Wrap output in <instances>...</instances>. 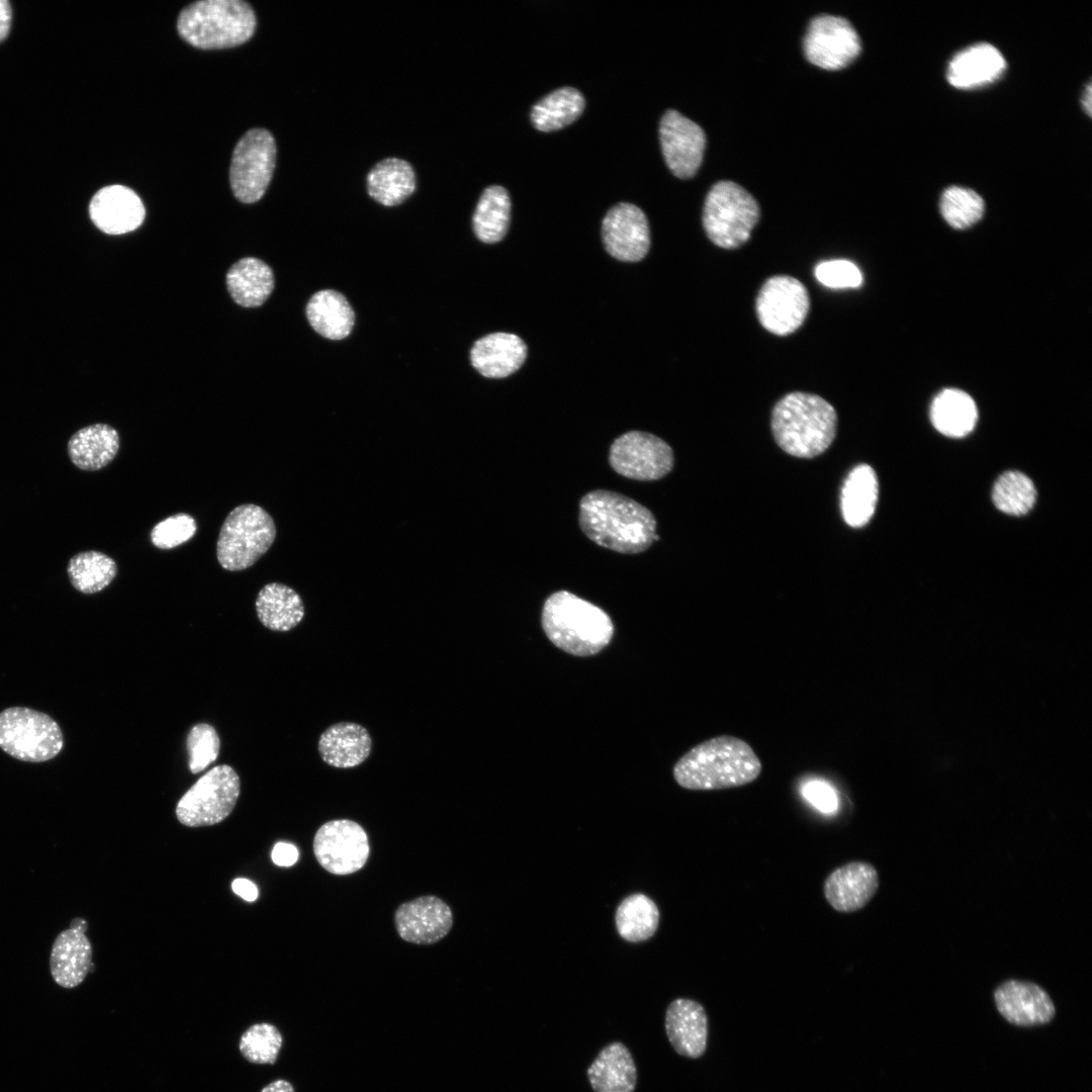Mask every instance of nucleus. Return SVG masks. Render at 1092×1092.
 <instances>
[{"label": "nucleus", "instance_id": "f257e3e1", "mask_svg": "<svg viewBox=\"0 0 1092 1092\" xmlns=\"http://www.w3.org/2000/svg\"><path fill=\"white\" fill-rule=\"evenodd\" d=\"M578 525L594 543L623 554L644 552L657 535L650 510L607 489L592 490L581 497Z\"/></svg>", "mask_w": 1092, "mask_h": 1092}, {"label": "nucleus", "instance_id": "f03ea898", "mask_svg": "<svg viewBox=\"0 0 1092 1092\" xmlns=\"http://www.w3.org/2000/svg\"><path fill=\"white\" fill-rule=\"evenodd\" d=\"M761 762L744 740L730 735L708 739L689 750L673 767L676 783L688 790L741 787L758 778Z\"/></svg>", "mask_w": 1092, "mask_h": 1092}, {"label": "nucleus", "instance_id": "7ed1b4c3", "mask_svg": "<svg viewBox=\"0 0 1092 1092\" xmlns=\"http://www.w3.org/2000/svg\"><path fill=\"white\" fill-rule=\"evenodd\" d=\"M837 421L835 408L823 397L794 391L775 404L770 427L783 451L798 458H814L832 444Z\"/></svg>", "mask_w": 1092, "mask_h": 1092}, {"label": "nucleus", "instance_id": "20e7f679", "mask_svg": "<svg viewBox=\"0 0 1092 1092\" xmlns=\"http://www.w3.org/2000/svg\"><path fill=\"white\" fill-rule=\"evenodd\" d=\"M541 623L555 646L575 656L599 653L614 634L613 622L604 610L567 590L547 598Z\"/></svg>", "mask_w": 1092, "mask_h": 1092}, {"label": "nucleus", "instance_id": "39448f33", "mask_svg": "<svg viewBox=\"0 0 1092 1092\" xmlns=\"http://www.w3.org/2000/svg\"><path fill=\"white\" fill-rule=\"evenodd\" d=\"M256 28L252 7L241 0H202L182 9L180 36L195 48L225 49L246 42Z\"/></svg>", "mask_w": 1092, "mask_h": 1092}, {"label": "nucleus", "instance_id": "423d86ee", "mask_svg": "<svg viewBox=\"0 0 1092 1092\" xmlns=\"http://www.w3.org/2000/svg\"><path fill=\"white\" fill-rule=\"evenodd\" d=\"M275 537V523L266 510L254 504L240 505L221 525L216 542L217 560L226 570H244L269 550Z\"/></svg>", "mask_w": 1092, "mask_h": 1092}, {"label": "nucleus", "instance_id": "0eeeda50", "mask_svg": "<svg viewBox=\"0 0 1092 1092\" xmlns=\"http://www.w3.org/2000/svg\"><path fill=\"white\" fill-rule=\"evenodd\" d=\"M760 209L753 196L732 181L717 182L707 194L703 226L719 248L733 250L744 245L757 223Z\"/></svg>", "mask_w": 1092, "mask_h": 1092}, {"label": "nucleus", "instance_id": "6e6552de", "mask_svg": "<svg viewBox=\"0 0 1092 1092\" xmlns=\"http://www.w3.org/2000/svg\"><path fill=\"white\" fill-rule=\"evenodd\" d=\"M63 746L62 730L48 714L26 707L0 712V748L8 755L41 762L56 757Z\"/></svg>", "mask_w": 1092, "mask_h": 1092}, {"label": "nucleus", "instance_id": "1a4fd4ad", "mask_svg": "<svg viewBox=\"0 0 1092 1092\" xmlns=\"http://www.w3.org/2000/svg\"><path fill=\"white\" fill-rule=\"evenodd\" d=\"M240 788V778L232 766H214L181 797L176 807V816L188 827L219 823L234 810Z\"/></svg>", "mask_w": 1092, "mask_h": 1092}, {"label": "nucleus", "instance_id": "9d476101", "mask_svg": "<svg viewBox=\"0 0 1092 1092\" xmlns=\"http://www.w3.org/2000/svg\"><path fill=\"white\" fill-rule=\"evenodd\" d=\"M276 145L264 128L248 130L237 143L230 168V182L235 197L254 203L264 195L274 172Z\"/></svg>", "mask_w": 1092, "mask_h": 1092}, {"label": "nucleus", "instance_id": "9b49d317", "mask_svg": "<svg viewBox=\"0 0 1092 1092\" xmlns=\"http://www.w3.org/2000/svg\"><path fill=\"white\" fill-rule=\"evenodd\" d=\"M608 460L615 472L639 481L658 480L674 465L671 447L661 438L641 431H630L615 439Z\"/></svg>", "mask_w": 1092, "mask_h": 1092}, {"label": "nucleus", "instance_id": "f8f14e48", "mask_svg": "<svg viewBox=\"0 0 1092 1092\" xmlns=\"http://www.w3.org/2000/svg\"><path fill=\"white\" fill-rule=\"evenodd\" d=\"M809 310L810 297L806 286L789 275L767 278L755 299L758 322L777 336H787L797 331Z\"/></svg>", "mask_w": 1092, "mask_h": 1092}, {"label": "nucleus", "instance_id": "ddd939ff", "mask_svg": "<svg viewBox=\"0 0 1092 1092\" xmlns=\"http://www.w3.org/2000/svg\"><path fill=\"white\" fill-rule=\"evenodd\" d=\"M318 863L334 875H349L362 869L369 856V842L361 825L349 819L323 824L313 838Z\"/></svg>", "mask_w": 1092, "mask_h": 1092}, {"label": "nucleus", "instance_id": "4468645a", "mask_svg": "<svg viewBox=\"0 0 1092 1092\" xmlns=\"http://www.w3.org/2000/svg\"><path fill=\"white\" fill-rule=\"evenodd\" d=\"M803 48L806 59L813 65L825 70H840L857 58L861 44L847 19L822 14L811 20Z\"/></svg>", "mask_w": 1092, "mask_h": 1092}, {"label": "nucleus", "instance_id": "2eb2a0df", "mask_svg": "<svg viewBox=\"0 0 1092 1092\" xmlns=\"http://www.w3.org/2000/svg\"><path fill=\"white\" fill-rule=\"evenodd\" d=\"M659 139L670 171L682 179L693 177L702 163L706 147L702 127L678 111L669 109L661 117Z\"/></svg>", "mask_w": 1092, "mask_h": 1092}, {"label": "nucleus", "instance_id": "dca6fc26", "mask_svg": "<svg viewBox=\"0 0 1092 1092\" xmlns=\"http://www.w3.org/2000/svg\"><path fill=\"white\" fill-rule=\"evenodd\" d=\"M607 252L620 261L637 262L648 253L650 233L644 212L636 205L620 202L609 209L602 222Z\"/></svg>", "mask_w": 1092, "mask_h": 1092}, {"label": "nucleus", "instance_id": "f3484780", "mask_svg": "<svg viewBox=\"0 0 1092 1092\" xmlns=\"http://www.w3.org/2000/svg\"><path fill=\"white\" fill-rule=\"evenodd\" d=\"M394 922L404 941L432 944L448 934L453 914L440 898L423 896L401 904L395 911Z\"/></svg>", "mask_w": 1092, "mask_h": 1092}, {"label": "nucleus", "instance_id": "a211bd4d", "mask_svg": "<svg viewBox=\"0 0 1092 1092\" xmlns=\"http://www.w3.org/2000/svg\"><path fill=\"white\" fill-rule=\"evenodd\" d=\"M994 1000L999 1013L1017 1026L1045 1024L1056 1014L1050 995L1032 982L1005 981L995 990Z\"/></svg>", "mask_w": 1092, "mask_h": 1092}, {"label": "nucleus", "instance_id": "6ab92c4d", "mask_svg": "<svg viewBox=\"0 0 1092 1092\" xmlns=\"http://www.w3.org/2000/svg\"><path fill=\"white\" fill-rule=\"evenodd\" d=\"M88 924L77 917L70 927L61 931L54 940L50 956V971L54 981L64 988L79 986L92 965V946L85 932Z\"/></svg>", "mask_w": 1092, "mask_h": 1092}, {"label": "nucleus", "instance_id": "aec40b11", "mask_svg": "<svg viewBox=\"0 0 1092 1092\" xmlns=\"http://www.w3.org/2000/svg\"><path fill=\"white\" fill-rule=\"evenodd\" d=\"M92 222L107 235H123L136 230L146 216L139 195L122 185L101 188L89 203Z\"/></svg>", "mask_w": 1092, "mask_h": 1092}, {"label": "nucleus", "instance_id": "412c9836", "mask_svg": "<svg viewBox=\"0 0 1092 1092\" xmlns=\"http://www.w3.org/2000/svg\"><path fill=\"white\" fill-rule=\"evenodd\" d=\"M875 867L866 861H851L836 868L824 882V896L838 912L849 913L863 908L879 889Z\"/></svg>", "mask_w": 1092, "mask_h": 1092}, {"label": "nucleus", "instance_id": "4be33fe9", "mask_svg": "<svg viewBox=\"0 0 1092 1092\" xmlns=\"http://www.w3.org/2000/svg\"><path fill=\"white\" fill-rule=\"evenodd\" d=\"M665 1031L674 1051L697 1059L704 1055L708 1037V1017L697 1001L677 998L667 1007Z\"/></svg>", "mask_w": 1092, "mask_h": 1092}, {"label": "nucleus", "instance_id": "5701e85b", "mask_svg": "<svg viewBox=\"0 0 1092 1092\" xmlns=\"http://www.w3.org/2000/svg\"><path fill=\"white\" fill-rule=\"evenodd\" d=\"M527 356V346L515 334L493 333L478 339L470 351L472 366L487 378H504L516 372Z\"/></svg>", "mask_w": 1092, "mask_h": 1092}, {"label": "nucleus", "instance_id": "b1692460", "mask_svg": "<svg viewBox=\"0 0 1092 1092\" xmlns=\"http://www.w3.org/2000/svg\"><path fill=\"white\" fill-rule=\"evenodd\" d=\"M371 749L370 733L355 722L333 724L321 734L317 742L324 762L336 768L360 765L369 757Z\"/></svg>", "mask_w": 1092, "mask_h": 1092}, {"label": "nucleus", "instance_id": "393cba45", "mask_svg": "<svg viewBox=\"0 0 1092 1092\" xmlns=\"http://www.w3.org/2000/svg\"><path fill=\"white\" fill-rule=\"evenodd\" d=\"M1006 69L1002 54L992 44L981 42L957 54L949 62L947 80L957 88L982 87L999 79Z\"/></svg>", "mask_w": 1092, "mask_h": 1092}, {"label": "nucleus", "instance_id": "a878e982", "mask_svg": "<svg viewBox=\"0 0 1092 1092\" xmlns=\"http://www.w3.org/2000/svg\"><path fill=\"white\" fill-rule=\"evenodd\" d=\"M118 432L103 423L78 430L68 441L72 463L82 470L94 471L107 466L119 450Z\"/></svg>", "mask_w": 1092, "mask_h": 1092}, {"label": "nucleus", "instance_id": "bb28decb", "mask_svg": "<svg viewBox=\"0 0 1092 1092\" xmlns=\"http://www.w3.org/2000/svg\"><path fill=\"white\" fill-rule=\"evenodd\" d=\"M587 1078L595 1092H633L637 1084V1069L627 1046L612 1042L590 1064Z\"/></svg>", "mask_w": 1092, "mask_h": 1092}, {"label": "nucleus", "instance_id": "cd10ccee", "mask_svg": "<svg viewBox=\"0 0 1092 1092\" xmlns=\"http://www.w3.org/2000/svg\"><path fill=\"white\" fill-rule=\"evenodd\" d=\"M879 495V482L875 470L868 464L855 466L843 481L840 509L844 522L852 528H860L872 519Z\"/></svg>", "mask_w": 1092, "mask_h": 1092}, {"label": "nucleus", "instance_id": "c85d7f7f", "mask_svg": "<svg viewBox=\"0 0 1092 1092\" xmlns=\"http://www.w3.org/2000/svg\"><path fill=\"white\" fill-rule=\"evenodd\" d=\"M226 287L233 300L244 307L262 305L274 288L272 269L262 260L246 257L226 273Z\"/></svg>", "mask_w": 1092, "mask_h": 1092}, {"label": "nucleus", "instance_id": "c756f323", "mask_svg": "<svg viewBox=\"0 0 1092 1092\" xmlns=\"http://www.w3.org/2000/svg\"><path fill=\"white\" fill-rule=\"evenodd\" d=\"M256 612L260 622L272 631L285 632L296 627L304 617V605L300 596L280 582L264 585L256 599Z\"/></svg>", "mask_w": 1092, "mask_h": 1092}, {"label": "nucleus", "instance_id": "7c9ffc66", "mask_svg": "<svg viewBox=\"0 0 1092 1092\" xmlns=\"http://www.w3.org/2000/svg\"><path fill=\"white\" fill-rule=\"evenodd\" d=\"M416 174L404 160L387 158L377 163L367 175L368 194L385 206H394L416 190Z\"/></svg>", "mask_w": 1092, "mask_h": 1092}, {"label": "nucleus", "instance_id": "2f4dec72", "mask_svg": "<svg viewBox=\"0 0 1092 1092\" xmlns=\"http://www.w3.org/2000/svg\"><path fill=\"white\" fill-rule=\"evenodd\" d=\"M306 316L312 329L330 340L346 338L355 323V314L348 300L332 289L317 291L310 297Z\"/></svg>", "mask_w": 1092, "mask_h": 1092}, {"label": "nucleus", "instance_id": "473e14b6", "mask_svg": "<svg viewBox=\"0 0 1092 1092\" xmlns=\"http://www.w3.org/2000/svg\"><path fill=\"white\" fill-rule=\"evenodd\" d=\"M931 422L942 435L960 438L974 429L978 411L973 398L959 389H944L932 401Z\"/></svg>", "mask_w": 1092, "mask_h": 1092}, {"label": "nucleus", "instance_id": "72a5a7b5", "mask_svg": "<svg viewBox=\"0 0 1092 1092\" xmlns=\"http://www.w3.org/2000/svg\"><path fill=\"white\" fill-rule=\"evenodd\" d=\"M510 214L508 191L499 185L488 186L483 190L472 216L476 237L487 244L499 242L508 232Z\"/></svg>", "mask_w": 1092, "mask_h": 1092}, {"label": "nucleus", "instance_id": "f704fd0d", "mask_svg": "<svg viewBox=\"0 0 1092 1092\" xmlns=\"http://www.w3.org/2000/svg\"><path fill=\"white\" fill-rule=\"evenodd\" d=\"M584 97L575 88H557L534 104L531 119L536 128L550 131L576 119L584 108Z\"/></svg>", "mask_w": 1092, "mask_h": 1092}, {"label": "nucleus", "instance_id": "c9c22d12", "mask_svg": "<svg viewBox=\"0 0 1092 1092\" xmlns=\"http://www.w3.org/2000/svg\"><path fill=\"white\" fill-rule=\"evenodd\" d=\"M615 922L621 937L631 942L643 941L655 933L659 923V910L646 895L633 894L617 907Z\"/></svg>", "mask_w": 1092, "mask_h": 1092}, {"label": "nucleus", "instance_id": "e433bc0d", "mask_svg": "<svg viewBox=\"0 0 1092 1092\" xmlns=\"http://www.w3.org/2000/svg\"><path fill=\"white\" fill-rule=\"evenodd\" d=\"M67 573L77 590L90 595L110 584L117 574V565L108 555L89 550L79 552L69 560Z\"/></svg>", "mask_w": 1092, "mask_h": 1092}, {"label": "nucleus", "instance_id": "4c0bfd02", "mask_svg": "<svg viewBox=\"0 0 1092 1092\" xmlns=\"http://www.w3.org/2000/svg\"><path fill=\"white\" fill-rule=\"evenodd\" d=\"M1036 490L1031 479L1019 471H1006L994 484L992 499L1001 512L1022 516L1033 507Z\"/></svg>", "mask_w": 1092, "mask_h": 1092}, {"label": "nucleus", "instance_id": "58836bf2", "mask_svg": "<svg viewBox=\"0 0 1092 1092\" xmlns=\"http://www.w3.org/2000/svg\"><path fill=\"white\" fill-rule=\"evenodd\" d=\"M280 1030L268 1022H258L246 1028L239 1038V1052L249 1063L273 1065L281 1051Z\"/></svg>", "mask_w": 1092, "mask_h": 1092}, {"label": "nucleus", "instance_id": "ea45409f", "mask_svg": "<svg viewBox=\"0 0 1092 1092\" xmlns=\"http://www.w3.org/2000/svg\"><path fill=\"white\" fill-rule=\"evenodd\" d=\"M982 197L972 189L950 186L940 198V212L945 221L954 229H967L976 223L984 213Z\"/></svg>", "mask_w": 1092, "mask_h": 1092}, {"label": "nucleus", "instance_id": "a19ab883", "mask_svg": "<svg viewBox=\"0 0 1092 1092\" xmlns=\"http://www.w3.org/2000/svg\"><path fill=\"white\" fill-rule=\"evenodd\" d=\"M186 748L189 769L192 774H198L216 760L220 748L219 736L211 725L198 723L188 732Z\"/></svg>", "mask_w": 1092, "mask_h": 1092}, {"label": "nucleus", "instance_id": "79ce46f5", "mask_svg": "<svg viewBox=\"0 0 1092 1092\" xmlns=\"http://www.w3.org/2000/svg\"><path fill=\"white\" fill-rule=\"evenodd\" d=\"M196 529V522L192 516L179 513L156 524L150 537L157 548L172 549L190 540Z\"/></svg>", "mask_w": 1092, "mask_h": 1092}, {"label": "nucleus", "instance_id": "37998d69", "mask_svg": "<svg viewBox=\"0 0 1092 1092\" xmlns=\"http://www.w3.org/2000/svg\"><path fill=\"white\" fill-rule=\"evenodd\" d=\"M815 277L829 288H856L862 283L858 267L848 260H830L815 267Z\"/></svg>", "mask_w": 1092, "mask_h": 1092}, {"label": "nucleus", "instance_id": "c03bdc74", "mask_svg": "<svg viewBox=\"0 0 1092 1092\" xmlns=\"http://www.w3.org/2000/svg\"><path fill=\"white\" fill-rule=\"evenodd\" d=\"M803 797L819 811L832 814L836 811L838 801L833 789L822 782H811L802 788Z\"/></svg>", "mask_w": 1092, "mask_h": 1092}, {"label": "nucleus", "instance_id": "a18cd8bd", "mask_svg": "<svg viewBox=\"0 0 1092 1092\" xmlns=\"http://www.w3.org/2000/svg\"><path fill=\"white\" fill-rule=\"evenodd\" d=\"M271 857L279 867H290L297 861L298 850L291 843L278 842L272 849Z\"/></svg>", "mask_w": 1092, "mask_h": 1092}, {"label": "nucleus", "instance_id": "49530a36", "mask_svg": "<svg viewBox=\"0 0 1092 1092\" xmlns=\"http://www.w3.org/2000/svg\"><path fill=\"white\" fill-rule=\"evenodd\" d=\"M232 888L238 896L248 902L255 901L258 897L257 886L247 879L239 878L234 880Z\"/></svg>", "mask_w": 1092, "mask_h": 1092}, {"label": "nucleus", "instance_id": "de8ad7c7", "mask_svg": "<svg viewBox=\"0 0 1092 1092\" xmlns=\"http://www.w3.org/2000/svg\"><path fill=\"white\" fill-rule=\"evenodd\" d=\"M12 10L6 0H0V41L8 35L11 24Z\"/></svg>", "mask_w": 1092, "mask_h": 1092}, {"label": "nucleus", "instance_id": "09e8293b", "mask_svg": "<svg viewBox=\"0 0 1092 1092\" xmlns=\"http://www.w3.org/2000/svg\"><path fill=\"white\" fill-rule=\"evenodd\" d=\"M260 1092H294V1088L288 1081L277 1079L263 1087Z\"/></svg>", "mask_w": 1092, "mask_h": 1092}, {"label": "nucleus", "instance_id": "8fccbe9b", "mask_svg": "<svg viewBox=\"0 0 1092 1092\" xmlns=\"http://www.w3.org/2000/svg\"><path fill=\"white\" fill-rule=\"evenodd\" d=\"M1083 105H1084V108H1085L1087 114L1091 115L1092 88H1091L1090 84L1087 86L1086 91L1084 93Z\"/></svg>", "mask_w": 1092, "mask_h": 1092}]
</instances>
